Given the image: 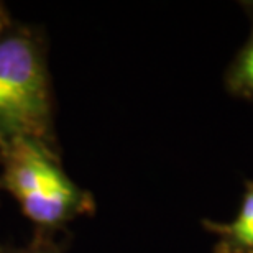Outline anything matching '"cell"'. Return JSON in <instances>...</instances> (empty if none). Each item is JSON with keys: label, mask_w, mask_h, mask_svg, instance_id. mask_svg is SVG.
<instances>
[{"label": "cell", "mask_w": 253, "mask_h": 253, "mask_svg": "<svg viewBox=\"0 0 253 253\" xmlns=\"http://www.w3.org/2000/svg\"><path fill=\"white\" fill-rule=\"evenodd\" d=\"M64 242L54 237V232L35 229L32 240L25 245L0 244V253H64Z\"/></svg>", "instance_id": "5"}, {"label": "cell", "mask_w": 253, "mask_h": 253, "mask_svg": "<svg viewBox=\"0 0 253 253\" xmlns=\"http://www.w3.org/2000/svg\"><path fill=\"white\" fill-rule=\"evenodd\" d=\"M20 138L58 150L42 35L12 23L0 35V146Z\"/></svg>", "instance_id": "2"}, {"label": "cell", "mask_w": 253, "mask_h": 253, "mask_svg": "<svg viewBox=\"0 0 253 253\" xmlns=\"http://www.w3.org/2000/svg\"><path fill=\"white\" fill-rule=\"evenodd\" d=\"M244 5L252 23L250 35L234 61L227 68L225 87L232 95L253 104V2H247Z\"/></svg>", "instance_id": "4"}, {"label": "cell", "mask_w": 253, "mask_h": 253, "mask_svg": "<svg viewBox=\"0 0 253 253\" xmlns=\"http://www.w3.org/2000/svg\"><path fill=\"white\" fill-rule=\"evenodd\" d=\"M215 235L214 253H253V181H247L240 209L230 222H202Z\"/></svg>", "instance_id": "3"}, {"label": "cell", "mask_w": 253, "mask_h": 253, "mask_svg": "<svg viewBox=\"0 0 253 253\" xmlns=\"http://www.w3.org/2000/svg\"><path fill=\"white\" fill-rule=\"evenodd\" d=\"M12 23H13V20H12V17H10L7 7L0 2V35H2L7 28L12 27Z\"/></svg>", "instance_id": "6"}, {"label": "cell", "mask_w": 253, "mask_h": 253, "mask_svg": "<svg viewBox=\"0 0 253 253\" xmlns=\"http://www.w3.org/2000/svg\"><path fill=\"white\" fill-rule=\"evenodd\" d=\"M0 191L18 202L38 230L64 229L79 217L92 215L95 199L66 174L58 150L33 140L0 146Z\"/></svg>", "instance_id": "1"}]
</instances>
